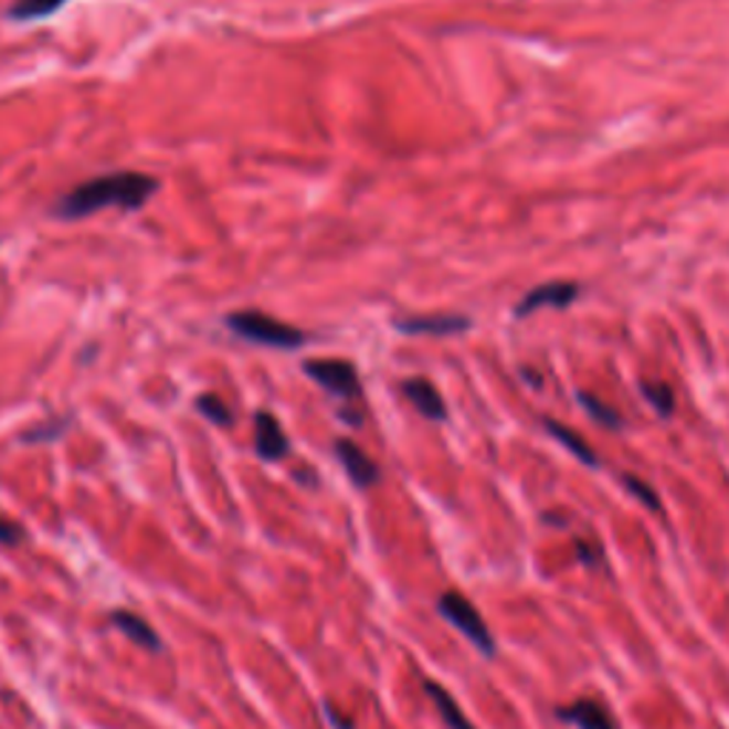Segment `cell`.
<instances>
[{"label": "cell", "mask_w": 729, "mask_h": 729, "mask_svg": "<svg viewBox=\"0 0 729 729\" xmlns=\"http://www.w3.org/2000/svg\"><path fill=\"white\" fill-rule=\"evenodd\" d=\"M155 191V177L140 175V171H115V175L92 177L75 186L52 211L61 220H83L103 209L137 211L149 203Z\"/></svg>", "instance_id": "6da1fadb"}, {"label": "cell", "mask_w": 729, "mask_h": 729, "mask_svg": "<svg viewBox=\"0 0 729 729\" xmlns=\"http://www.w3.org/2000/svg\"><path fill=\"white\" fill-rule=\"evenodd\" d=\"M231 331L236 337L249 339L254 345H265V348H277V351H294V348H303L305 334L294 325L283 323V319L271 317L263 311H236L225 317Z\"/></svg>", "instance_id": "7a4b0ae2"}, {"label": "cell", "mask_w": 729, "mask_h": 729, "mask_svg": "<svg viewBox=\"0 0 729 729\" xmlns=\"http://www.w3.org/2000/svg\"><path fill=\"white\" fill-rule=\"evenodd\" d=\"M436 610H440L442 619L459 630V633L465 635L467 642L479 649L482 655L494 658V655H496V638H494V633H490V627H487V622L482 619V613L476 610V604H473L471 599H465V595L456 593V590H447V593H442L440 601H436Z\"/></svg>", "instance_id": "3957f363"}, {"label": "cell", "mask_w": 729, "mask_h": 729, "mask_svg": "<svg viewBox=\"0 0 729 729\" xmlns=\"http://www.w3.org/2000/svg\"><path fill=\"white\" fill-rule=\"evenodd\" d=\"M303 368L317 385L334 393L345 405L353 408L362 399V385H359L357 368L351 362H345V359H308Z\"/></svg>", "instance_id": "277c9868"}, {"label": "cell", "mask_w": 729, "mask_h": 729, "mask_svg": "<svg viewBox=\"0 0 729 729\" xmlns=\"http://www.w3.org/2000/svg\"><path fill=\"white\" fill-rule=\"evenodd\" d=\"M556 718L561 723H573L575 729H619V721L608 707L595 698H579L573 704L556 707Z\"/></svg>", "instance_id": "5b68a950"}, {"label": "cell", "mask_w": 729, "mask_h": 729, "mask_svg": "<svg viewBox=\"0 0 729 729\" xmlns=\"http://www.w3.org/2000/svg\"><path fill=\"white\" fill-rule=\"evenodd\" d=\"M579 297V285L575 283H547L533 288L516 305V317H530L539 308H568L573 299Z\"/></svg>", "instance_id": "8992f818"}, {"label": "cell", "mask_w": 729, "mask_h": 729, "mask_svg": "<svg viewBox=\"0 0 729 729\" xmlns=\"http://www.w3.org/2000/svg\"><path fill=\"white\" fill-rule=\"evenodd\" d=\"M254 445H257V453L265 462L283 459L285 453L290 451L288 436H285L283 425H279L274 413L260 411L254 416Z\"/></svg>", "instance_id": "52a82bcc"}, {"label": "cell", "mask_w": 729, "mask_h": 729, "mask_svg": "<svg viewBox=\"0 0 729 729\" xmlns=\"http://www.w3.org/2000/svg\"><path fill=\"white\" fill-rule=\"evenodd\" d=\"M334 451H337L339 462H342L345 473H348V479H351L353 485H357V487L377 485V482H379V467H377V462H373L371 456L362 451V447L353 445L351 440H337Z\"/></svg>", "instance_id": "ba28073f"}, {"label": "cell", "mask_w": 729, "mask_h": 729, "mask_svg": "<svg viewBox=\"0 0 729 729\" xmlns=\"http://www.w3.org/2000/svg\"><path fill=\"white\" fill-rule=\"evenodd\" d=\"M402 393H405L408 402H411L422 416L433 419V422H442V419L447 416L445 399H442V393L436 391L433 382H427V379L422 377L405 379V382H402Z\"/></svg>", "instance_id": "9c48e42d"}, {"label": "cell", "mask_w": 729, "mask_h": 729, "mask_svg": "<svg viewBox=\"0 0 729 729\" xmlns=\"http://www.w3.org/2000/svg\"><path fill=\"white\" fill-rule=\"evenodd\" d=\"M397 328L402 334H431V337H447V334H462L471 328V319L459 314H436V317H405L397 319Z\"/></svg>", "instance_id": "30bf717a"}, {"label": "cell", "mask_w": 729, "mask_h": 729, "mask_svg": "<svg viewBox=\"0 0 729 729\" xmlns=\"http://www.w3.org/2000/svg\"><path fill=\"white\" fill-rule=\"evenodd\" d=\"M112 624H115L126 638H131L137 647L160 649V635L155 633V627L137 613H131V610H115V613H112Z\"/></svg>", "instance_id": "8fae6325"}, {"label": "cell", "mask_w": 729, "mask_h": 729, "mask_svg": "<svg viewBox=\"0 0 729 729\" xmlns=\"http://www.w3.org/2000/svg\"><path fill=\"white\" fill-rule=\"evenodd\" d=\"M425 693H427V698L433 701V707L440 709V716H442V721L447 723V729H476L471 721H467V716L459 709L456 698H453L440 682H431V678H427Z\"/></svg>", "instance_id": "7c38bea8"}, {"label": "cell", "mask_w": 729, "mask_h": 729, "mask_svg": "<svg viewBox=\"0 0 729 729\" xmlns=\"http://www.w3.org/2000/svg\"><path fill=\"white\" fill-rule=\"evenodd\" d=\"M545 427H547V433L553 436V440H559L561 445H564L570 453H573V456L581 462V465H588V467H599L601 465L599 453H595L593 447L588 445V442L581 440L579 433L570 431L568 425H561V422H556V419H545Z\"/></svg>", "instance_id": "4fadbf2b"}, {"label": "cell", "mask_w": 729, "mask_h": 729, "mask_svg": "<svg viewBox=\"0 0 729 729\" xmlns=\"http://www.w3.org/2000/svg\"><path fill=\"white\" fill-rule=\"evenodd\" d=\"M66 3L68 0H14L12 7H9V14H12L14 21H41V18H49V14H54Z\"/></svg>", "instance_id": "5bb4252c"}, {"label": "cell", "mask_w": 729, "mask_h": 729, "mask_svg": "<svg viewBox=\"0 0 729 729\" xmlns=\"http://www.w3.org/2000/svg\"><path fill=\"white\" fill-rule=\"evenodd\" d=\"M638 388H642L644 399L655 408L658 416H673V411H676V397H673V388H669L667 382H638Z\"/></svg>", "instance_id": "9a60e30c"}, {"label": "cell", "mask_w": 729, "mask_h": 729, "mask_svg": "<svg viewBox=\"0 0 729 729\" xmlns=\"http://www.w3.org/2000/svg\"><path fill=\"white\" fill-rule=\"evenodd\" d=\"M579 402H581V408H584V411H588L590 416H593L595 422H601L604 427H622V416H619V411H613V408L604 405L601 399L579 391Z\"/></svg>", "instance_id": "2e32d148"}, {"label": "cell", "mask_w": 729, "mask_h": 729, "mask_svg": "<svg viewBox=\"0 0 729 729\" xmlns=\"http://www.w3.org/2000/svg\"><path fill=\"white\" fill-rule=\"evenodd\" d=\"M622 485L627 487V494L635 496V499L642 501L647 510H653V514H658L662 510V501H658V494H655L653 487L647 485L644 479H638V476H633V473H622Z\"/></svg>", "instance_id": "e0dca14e"}, {"label": "cell", "mask_w": 729, "mask_h": 729, "mask_svg": "<svg viewBox=\"0 0 729 729\" xmlns=\"http://www.w3.org/2000/svg\"><path fill=\"white\" fill-rule=\"evenodd\" d=\"M197 411L203 413L209 422H214V425H223V427L231 425L229 405H225L220 397H214V393H203V397L197 399Z\"/></svg>", "instance_id": "ac0fdd59"}, {"label": "cell", "mask_w": 729, "mask_h": 729, "mask_svg": "<svg viewBox=\"0 0 729 729\" xmlns=\"http://www.w3.org/2000/svg\"><path fill=\"white\" fill-rule=\"evenodd\" d=\"M573 547H575V556H579L581 564H588V568H604V564H608V561H604V550H601L599 541H590V539H581V536H575Z\"/></svg>", "instance_id": "d6986e66"}, {"label": "cell", "mask_w": 729, "mask_h": 729, "mask_svg": "<svg viewBox=\"0 0 729 729\" xmlns=\"http://www.w3.org/2000/svg\"><path fill=\"white\" fill-rule=\"evenodd\" d=\"M23 539H27L23 527L18 525V521H9V519H3V516H0V545H3V547H18Z\"/></svg>", "instance_id": "ffe728a7"}, {"label": "cell", "mask_w": 729, "mask_h": 729, "mask_svg": "<svg viewBox=\"0 0 729 729\" xmlns=\"http://www.w3.org/2000/svg\"><path fill=\"white\" fill-rule=\"evenodd\" d=\"M541 519H545L547 525H553V527H564V525H570L568 516H559V514H545V516H541Z\"/></svg>", "instance_id": "44dd1931"}]
</instances>
